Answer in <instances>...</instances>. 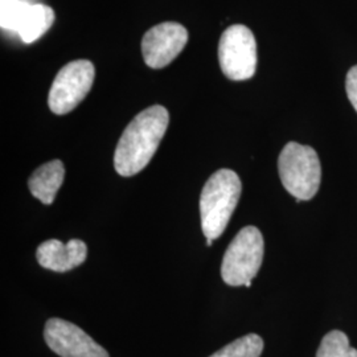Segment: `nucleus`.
I'll return each mask as SVG.
<instances>
[{
  "label": "nucleus",
  "mask_w": 357,
  "mask_h": 357,
  "mask_svg": "<svg viewBox=\"0 0 357 357\" xmlns=\"http://www.w3.org/2000/svg\"><path fill=\"white\" fill-rule=\"evenodd\" d=\"M168 123L169 114L160 105H153L137 115L125 128L115 149V171L130 178L146 168L163 139Z\"/></svg>",
  "instance_id": "nucleus-1"
},
{
  "label": "nucleus",
  "mask_w": 357,
  "mask_h": 357,
  "mask_svg": "<svg viewBox=\"0 0 357 357\" xmlns=\"http://www.w3.org/2000/svg\"><path fill=\"white\" fill-rule=\"evenodd\" d=\"M218 60L222 73L231 81H245L255 76L258 57L253 32L243 24L225 29L218 44Z\"/></svg>",
  "instance_id": "nucleus-5"
},
{
  "label": "nucleus",
  "mask_w": 357,
  "mask_h": 357,
  "mask_svg": "<svg viewBox=\"0 0 357 357\" xmlns=\"http://www.w3.org/2000/svg\"><path fill=\"white\" fill-rule=\"evenodd\" d=\"M96 76L94 65L88 60H76L57 73L52 84L48 105L52 113L64 115L75 110L88 96Z\"/></svg>",
  "instance_id": "nucleus-6"
},
{
  "label": "nucleus",
  "mask_w": 357,
  "mask_h": 357,
  "mask_svg": "<svg viewBox=\"0 0 357 357\" xmlns=\"http://www.w3.org/2000/svg\"><path fill=\"white\" fill-rule=\"evenodd\" d=\"M282 184L298 203L311 200L319 191L321 166L317 151L296 142L287 143L278 159Z\"/></svg>",
  "instance_id": "nucleus-3"
},
{
  "label": "nucleus",
  "mask_w": 357,
  "mask_h": 357,
  "mask_svg": "<svg viewBox=\"0 0 357 357\" xmlns=\"http://www.w3.org/2000/svg\"><path fill=\"white\" fill-rule=\"evenodd\" d=\"M241 190L238 175L228 168L218 169L206 180L200 196V217L208 240H216L227 229L238 204Z\"/></svg>",
  "instance_id": "nucleus-2"
},
{
  "label": "nucleus",
  "mask_w": 357,
  "mask_h": 357,
  "mask_svg": "<svg viewBox=\"0 0 357 357\" xmlns=\"http://www.w3.org/2000/svg\"><path fill=\"white\" fill-rule=\"evenodd\" d=\"M45 343L61 357H109L107 351L68 320L52 318L45 323Z\"/></svg>",
  "instance_id": "nucleus-8"
},
{
  "label": "nucleus",
  "mask_w": 357,
  "mask_h": 357,
  "mask_svg": "<svg viewBox=\"0 0 357 357\" xmlns=\"http://www.w3.org/2000/svg\"><path fill=\"white\" fill-rule=\"evenodd\" d=\"M65 167L61 160H52L31 175L28 187L31 193L43 204L51 205L64 181Z\"/></svg>",
  "instance_id": "nucleus-11"
},
{
  "label": "nucleus",
  "mask_w": 357,
  "mask_h": 357,
  "mask_svg": "<svg viewBox=\"0 0 357 357\" xmlns=\"http://www.w3.org/2000/svg\"><path fill=\"white\" fill-rule=\"evenodd\" d=\"M317 357H357V349L349 345L344 332L335 330L323 337Z\"/></svg>",
  "instance_id": "nucleus-13"
},
{
  "label": "nucleus",
  "mask_w": 357,
  "mask_h": 357,
  "mask_svg": "<svg viewBox=\"0 0 357 357\" xmlns=\"http://www.w3.org/2000/svg\"><path fill=\"white\" fill-rule=\"evenodd\" d=\"M262 337L257 333H249L225 345L209 357H259L262 355Z\"/></svg>",
  "instance_id": "nucleus-12"
},
{
  "label": "nucleus",
  "mask_w": 357,
  "mask_h": 357,
  "mask_svg": "<svg viewBox=\"0 0 357 357\" xmlns=\"http://www.w3.org/2000/svg\"><path fill=\"white\" fill-rule=\"evenodd\" d=\"M86 257L88 246L78 238H73L68 243L48 240L41 243L36 252L40 266L57 273H65L82 265Z\"/></svg>",
  "instance_id": "nucleus-10"
},
{
  "label": "nucleus",
  "mask_w": 357,
  "mask_h": 357,
  "mask_svg": "<svg viewBox=\"0 0 357 357\" xmlns=\"http://www.w3.org/2000/svg\"><path fill=\"white\" fill-rule=\"evenodd\" d=\"M265 243L255 227H245L230 243L221 265V277L229 286L250 287L262 265Z\"/></svg>",
  "instance_id": "nucleus-4"
},
{
  "label": "nucleus",
  "mask_w": 357,
  "mask_h": 357,
  "mask_svg": "<svg viewBox=\"0 0 357 357\" xmlns=\"http://www.w3.org/2000/svg\"><path fill=\"white\" fill-rule=\"evenodd\" d=\"M54 22V13L45 4H29L24 0H0V26L17 33L31 44L41 38Z\"/></svg>",
  "instance_id": "nucleus-7"
},
{
  "label": "nucleus",
  "mask_w": 357,
  "mask_h": 357,
  "mask_svg": "<svg viewBox=\"0 0 357 357\" xmlns=\"http://www.w3.org/2000/svg\"><path fill=\"white\" fill-rule=\"evenodd\" d=\"M345 90H347L349 102L352 103L354 109L357 112V65L351 68L347 75Z\"/></svg>",
  "instance_id": "nucleus-14"
},
{
  "label": "nucleus",
  "mask_w": 357,
  "mask_h": 357,
  "mask_svg": "<svg viewBox=\"0 0 357 357\" xmlns=\"http://www.w3.org/2000/svg\"><path fill=\"white\" fill-rule=\"evenodd\" d=\"M187 41L188 31L178 23L166 22L153 26L142 40L144 63L153 69L165 68L178 57Z\"/></svg>",
  "instance_id": "nucleus-9"
}]
</instances>
